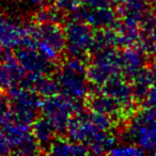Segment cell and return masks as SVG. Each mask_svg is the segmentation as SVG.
I'll return each mask as SVG.
<instances>
[{
    "mask_svg": "<svg viewBox=\"0 0 156 156\" xmlns=\"http://www.w3.org/2000/svg\"><path fill=\"white\" fill-rule=\"evenodd\" d=\"M67 137L72 140L86 145L91 154H108L118 144L115 135L112 132L100 128L87 112L80 111L69 121L66 128Z\"/></svg>",
    "mask_w": 156,
    "mask_h": 156,
    "instance_id": "cell-1",
    "label": "cell"
},
{
    "mask_svg": "<svg viewBox=\"0 0 156 156\" xmlns=\"http://www.w3.org/2000/svg\"><path fill=\"white\" fill-rule=\"evenodd\" d=\"M55 79L59 88V93L66 95L78 102L86 101L89 95V80L87 77L86 59L71 57L61 63L55 72Z\"/></svg>",
    "mask_w": 156,
    "mask_h": 156,
    "instance_id": "cell-2",
    "label": "cell"
},
{
    "mask_svg": "<svg viewBox=\"0 0 156 156\" xmlns=\"http://www.w3.org/2000/svg\"><path fill=\"white\" fill-rule=\"evenodd\" d=\"M123 141L134 143L144 152L156 151V109L144 107L128 119L122 132Z\"/></svg>",
    "mask_w": 156,
    "mask_h": 156,
    "instance_id": "cell-3",
    "label": "cell"
},
{
    "mask_svg": "<svg viewBox=\"0 0 156 156\" xmlns=\"http://www.w3.org/2000/svg\"><path fill=\"white\" fill-rule=\"evenodd\" d=\"M90 62L87 63V77L93 87H102L117 78L124 77L121 57L117 48L92 52Z\"/></svg>",
    "mask_w": 156,
    "mask_h": 156,
    "instance_id": "cell-4",
    "label": "cell"
},
{
    "mask_svg": "<svg viewBox=\"0 0 156 156\" xmlns=\"http://www.w3.org/2000/svg\"><path fill=\"white\" fill-rule=\"evenodd\" d=\"M80 111H83L81 102L75 101L61 93L42 98V115L54 124L59 135L66 133L69 121Z\"/></svg>",
    "mask_w": 156,
    "mask_h": 156,
    "instance_id": "cell-5",
    "label": "cell"
},
{
    "mask_svg": "<svg viewBox=\"0 0 156 156\" xmlns=\"http://www.w3.org/2000/svg\"><path fill=\"white\" fill-rule=\"evenodd\" d=\"M12 121L29 125L41 112L42 98L30 88L17 87L8 92Z\"/></svg>",
    "mask_w": 156,
    "mask_h": 156,
    "instance_id": "cell-6",
    "label": "cell"
},
{
    "mask_svg": "<svg viewBox=\"0 0 156 156\" xmlns=\"http://www.w3.org/2000/svg\"><path fill=\"white\" fill-rule=\"evenodd\" d=\"M66 51L71 57L86 59L92 54L95 41V29L77 17L67 20L64 26Z\"/></svg>",
    "mask_w": 156,
    "mask_h": 156,
    "instance_id": "cell-7",
    "label": "cell"
},
{
    "mask_svg": "<svg viewBox=\"0 0 156 156\" xmlns=\"http://www.w3.org/2000/svg\"><path fill=\"white\" fill-rule=\"evenodd\" d=\"M13 52L20 64L29 74L52 75L57 71L56 63L45 58L37 47H18Z\"/></svg>",
    "mask_w": 156,
    "mask_h": 156,
    "instance_id": "cell-8",
    "label": "cell"
},
{
    "mask_svg": "<svg viewBox=\"0 0 156 156\" xmlns=\"http://www.w3.org/2000/svg\"><path fill=\"white\" fill-rule=\"evenodd\" d=\"M85 102L89 110L98 111V112L109 115L117 123L122 120H128L130 118L125 109L115 98L102 92L98 88L89 92V95L87 96Z\"/></svg>",
    "mask_w": 156,
    "mask_h": 156,
    "instance_id": "cell-9",
    "label": "cell"
},
{
    "mask_svg": "<svg viewBox=\"0 0 156 156\" xmlns=\"http://www.w3.org/2000/svg\"><path fill=\"white\" fill-rule=\"evenodd\" d=\"M74 17L86 22L94 29H106L115 27L119 20L117 8H85L83 7Z\"/></svg>",
    "mask_w": 156,
    "mask_h": 156,
    "instance_id": "cell-10",
    "label": "cell"
},
{
    "mask_svg": "<svg viewBox=\"0 0 156 156\" xmlns=\"http://www.w3.org/2000/svg\"><path fill=\"white\" fill-rule=\"evenodd\" d=\"M33 33L39 41H43L63 54L66 50V39H65L64 27L60 23H33Z\"/></svg>",
    "mask_w": 156,
    "mask_h": 156,
    "instance_id": "cell-11",
    "label": "cell"
},
{
    "mask_svg": "<svg viewBox=\"0 0 156 156\" xmlns=\"http://www.w3.org/2000/svg\"><path fill=\"white\" fill-rule=\"evenodd\" d=\"M120 57L123 76L127 80H130L135 75L147 67V55L137 45L125 47L122 51H120Z\"/></svg>",
    "mask_w": 156,
    "mask_h": 156,
    "instance_id": "cell-12",
    "label": "cell"
},
{
    "mask_svg": "<svg viewBox=\"0 0 156 156\" xmlns=\"http://www.w3.org/2000/svg\"><path fill=\"white\" fill-rule=\"evenodd\" d=\"M30 128L33 137L41 147L42 153H46L51 142L59 136L54 124L43 115H41V117L39 115L32 122Z\"/></svg>",
    "mask_w": 156,
    "mask_h": 156,
    "instance_id": "cell-13",
    "label": "cell"
},
{
    "mask_svg": "<svg viewBox=\"0 0 156 156\" xmlns=\"http://www.w3.org/2000/svg\"><path fill=\"white\" fill-rule=\"evenodd\" d=\"M46 154H52V155H86L89 154V150L86 145L79 142L67 138H61L57 137L49 147L46 151Z\"/></svg>",
    "mask_w": 156,
    "mask_h": 156,
    "instance_id": "cell-14",
    "label": "cell"
},
{
    "mask_svg": "<svg viewBox=\"0 0 156 156\" xmlns=\"http://www.w3.org/2000/svg\"><path fill=\"white\" fill-rule=\"evenodd\" d=\"M129 83L132 85V89L137 103L143 102L147 91L150 90L151 86L153 85V80H152L149 69L144 67L142 71H140L137 75H135L130 79Z\"/></svg>",
    "mask_w": 156,
    "mask_h": 156,
    "instance_id": "cell-15",
    "label": "cell"
},
{
    "mask_svg": "<svg viewBox=\"0 0 156 156\" xmlns=\"http://www.w3.org/2000/svg\"><path fill=\"white\" fill-rule=\"evenodd\" d=\"M62 20V13L57 9L56 7L51 5H43L39 9V11L33 16L34 24H41V23H60Z\"/></svg>",
    "mask_w": 156,
    "mask_h": 156,
    "instance_id": "cell-16",
    "label": "cell"
},
{
    "mask_svg": "<svg viewBox=\"0 0 156 156\" xmlns=\"http://www.w3.org/2000/svg\"><path fill=\"white\" fill-rule=\"evenodd\" d=\"M145 152L138 145L134 143L124 142L122 144H117L108 152L109 155L112 156H140Z\"/></svg>",
    "mask_w": 156,
    "mask_h": 156,
    "instance_id": "cell-17",
    "label": "cell"
},
{
    "mask_svg": "<svg viewBox=\"0 0 156 156\" xmlns=\"http://www.w3.org/2000/svg\"><path fill=\"white\" fill-rule=\"evenodd\" d=\"M54 3L62 14H75L83 7L85 0H54Z\"/></svg>",
    "mask_w": 156,
    "mask_h": 156,
    "instance_id": "cell-18",
    "label": "cell"
},
{
    "mask_svg": "<svg viewBox=\"0 0 156 156\" xmlns=\"http://www.w3.org/2000/svg\"><path fill=\"white\" fill-rule=\"evenodd\" d=\"M119 0H85V8H117Z\"/></svg>",
    "mask_w": 156,
    "mask_h": 156,
    "instance_id": "cell-19",
    "label": "cell"
},
{
    "mask_svg": "<svg viewBox=\"0 0 156 156\" xmlns=\"http://www.w3.org/2000/svg\"><path fill=\"white\" fill-rule=\"evenodd\" d=\"M8 154H13V149L5 133L0 128V155Z\"/></svg>",
    "mask_w": 156,
    "mask_h": 156,
    "instance_id": "cell-20",
    "label": "cell"
},
{
    "mask_svg": "<svg viewBox=\"0 0 156 156\" xmlns=\"http://www.w3.org/2000/svg\"><path fill=\"white\" fill-rule=\"evenodd\" d=\"M142 103L144 104V107L156 109V83L151 86Z\"/></svg>",
    "mask_w": 156,
    "mask_h": 156,
    "instance_id": "cell-21",
    "label": "cell"
},
{
    "mask_svg": "<svg viewBox=\"0 0 156 156\" xmlns=\"http://www.w3.org/2000/svg\"><path fill=\"white\" fill-rule=\"evenodd\" d=\"M147 69H149V72H150V74H151L153 83H156V57H154V60L152 61L151 65H150Z\"/></svg>",
    "mask_w": 156,
    "mask_h": 156,
    "instance_id": "cell-22",
    "label": "cell"
},
{
    "mask_svg": "<svg viewBox=\"0 0 156 156\" xmlns=\"http://www.w3.org/2000/svg\"><path fill=\"white\" fill-rule=\"evenodd\" d=\"M30 2L32 3L33 5H37V7L41 8L43 5H45V2H44V0H30Z\"/></svg>",
    "mask_w": 156,
    "mask_h": 156,
    "instance_id": "cell-23",
    "label": "cell"
},
{
    "mask_svg": "<svg viewBox=\"0 0 156 156\" xmlns=\"http://www.w3.org/2000/svg\"><path fill=\"white\" fill-rule=\"evenodd\" d=\"M5 94H7V92H5V90L2 89V88L0 87V101L2 100V98H3V96L5 95Z\"/></svg>",
    "mask_w": 156,
    "mask_h": 156,
    "instance_id": "cell-24",
    "label": "cell"
},
{
    "mask_svg": "<svg viewBox=\"0 0 156 156\" xmlns=\"http://www.w3.org/2000/svg\"><path fill=\"white\" fill-rule=\"evenodd\" d=\"M153 154H154V155H156V151H155V152H154V153H153Z\"/></svg>",
    "mask_w": 156,
    "mask_h": 156,
    "instance_id": "cell-25",
    "label": "cell"
},
{
    "mask_svg": "<svg viewBox=\"0 0 156 156\" xmlns=\"http://www.w3.org/2000/svg\"><path fill=\"white\" fill-rule=\"evenodd\" d=\"M51 1H52V2H54V0H51Z\"/></svg>",
    "mask_w": 156,
    "mask_h": 156,
    "instance_id": "cell-26",
    "label": "cell"
}]
</instances>
